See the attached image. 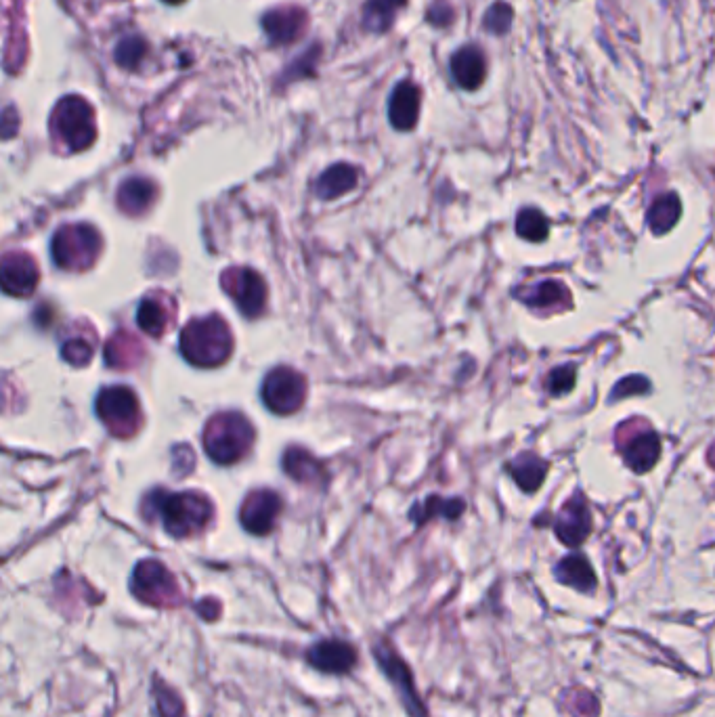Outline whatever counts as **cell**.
<instances>
[{
	"label": "cell",
	"mask_w": 715,
	"mask_h": 717,
	"mask_svg": "<svg viewBox=\"0 0 715 717\" xmlns=\"http://www.w3.org/2000/svg\"><path fill=\"white\" fill-rule=\"evenodd\" d=\"M305 659L313 669L328 673V676H346V673H351L355 669L359 655L357 648L351 642L340 638H328L311 644L307 648Z\"/></svg>",
	"instance_id": "4fadbf2b"
},
{
	"label": "cell",
	"mask_w": 715,
	"mask_h": 717,
	"mask_svg": "<svg viewBox=\"0 0 715 717\" xmlns=\"http://www.w3.org/2000/svg\"><path fill=\"white\" fill-rule=\"evenodd\" d=\"M516 233L523 239H529V242H535V244L544 242V239L550 233V223L539 210L527 208V210H523L518 214Z\"/></svg>",
	"instance_id": "4dcf8cb0"
},
{
	"label": "cell",
	"mask_w": 715,
	"mask_h": 717,
	"mask_svg": "<svg viewBox=\"0 0 715 717\" xmlns=\"http://www.w3.org/2000/svg\"><path fill=\"white\" fill-rule=\"evenodd\" d=\"M149 45L147 40L139 34H128L118 40L114 49V61L120 65L122 70H137L147 57Z\"/></svg>",
	"instance_id": "f1b7e54d"
},
{
	"label": "cell",
	"mask_w": 715,
	"mask_h": 717,
	"mask_svg": "<svg viewBox=\"0 0 715 717\" xmlns=\"http://www.w3.org/2000/svg\"><path fill=\"white\" fill-rule=\"evenodd\" d=\"M95 355V338H84V336H74L63 340L61 344V357L63 361H68L74 367H84L89 365L91 359Z\"/></svg>",
	"instance_id": "d6a6232c"
},
{
	"label": "cell",
	"mask_w": 715,
	"mask_h": 717,
	"mask_svg": "<svg viewBox=\"0 0 715 717\" xmlns=\"http://www.w3.org/2000/svg\"><path fill=\"white\" fill-rule=\"evenodd\" d=\"M49 130L55 145L68 154L89 149L97 139L93 105L80 95L61 97L51 112Z\"/></svg>",
	"instance_id": "3957f363"
},
{
	"label": "cell",
	"mask_w": 715,
	"mask_h": 717,
	"mask_svg": "<svg viewBox=\"0 0 715 717\" xmlns=\"http://www.w3.org/2000/svg\"><path fill=\"white\" fill-rule=\"evenodd\" d=\"M40 269L26 250H9L3 256V290L9 296L28 298L36 292Z\"/></svg>",
	"instance_id": "5bb4252c"
},
{
	"label": "cell",
	"mask_w": 715,
	"mask_h": 717,
	"mask_svg": "<svg viewBox=\"0 0 715 717\" xmlns=\"http://www.w3.org/2000/svg\"><path fill=\"white\" fill-rule=\"evenodd\" d=\"M575 382H577V372L573 365H560V367H554L552 372L548 374V390L552 397H560V395H567L571 393V390L575 388Z\"/></svg>",
	"instance_id": "d590c367"
},
{
	"label": "cell",
	"mask_w": 715,
	"mask_h": 717,
	"mask_svg": "<svg viewBox=\"0 0 715 717\" xmlns=\"http://www.w3.org/2000/svg\"><path fill=\"white\" fill-rule=\"evenodd\" d=\"M682 216V204L676 193H665L648 210V227L655 235H663L676 227Z\"/></svg>",
	"instance_id": "4316f807"
},
{
	"label": "cell",
	"mask_w": 715,
	"mask_h": 717,
	"mask_svg": "<svg viewBox=\"0 0 715 717\" xmlns=\"http://www.w3.org/2000/svg\"><path fill=\"white\" fill-rule=\"evenodd\" d=\"M130 592L139 602L154 608H177L185 602L177 577L156 558H145L137 564L130 575Z\"/></svg>",
	"instance_id": "8992f818"
},
{
	"label": "cell",
	"mask_w": 715,
	"mask_h": 717,
	"mask_svg": "<svg viewBox=\"0 0 715 717\" xmlns=\"http://www.w3.org/2000/svg\"><path fill=\"white\" fill-rule=\"evenodd\" d=\"M151 692H154L156 715L158 717H183L185 715V707H183L181 697L170 686H166L160 680H156V686Z\"/></svg>",
	"instance_id": "836d02e7"
},
{
	"label": "cell",
	"mask_w": 715,
	"mask_h": 717,
	"mask_svg": "<svg viewBox=\"0 0 715 717\" xmlns=\"http://www.w3.org/2000/svg\"><path fill=\"white\" fill-rule=\"evenodd\" d=\"M407 5V0H367L361 13V26L365 32L386 34L393 28L397 13Z\"/></svg>",
	"instance_id": "484cf974"
},
{
	"label": "cell",
	"mask_w": 715,
	"mask_h": 717,
	"mask_svg": "<svg viewBox=\"0 0 715 717\" xmlns=\"http://www.w3.org/2000/svg\"><path fill=\"white\" fill-rule=\"evenodd\" d=\"M105 365L116 372H130L143 363L145 346L143 342L128 330H118L107 338L103 346Z\"/></svg>",
	"instance_id": "ac0fdd59"
},
{
	"label": "cell",
	"mask_w": 715,
	"mask_h": 717,
	"mask_svg": "<svg viewBox=\"0 0 715 717\" xmlns=\"http://www.w3.org/2000/svg\"><path fill=\"white\" fill-rule=\"evenodd\" d=\"M263 403L277 416H290L307 401V378L294 367L279 365L267 374L263 388Z\"/></svg>",
	"instance_id": "ba28073f"
},
{
	"label": "cell",
	"mask_w": 715,
	"mask_h": 717,
	"mask_svg": "<svg viewBox=\"0 0 715 717\" xmlns=\"http://www.w3.org/2000/svg\"><path fill=\"white\" fill-rule=\"evenodd\" d=\"M281 468H284V472H288L290 478H294L296 483L309 485V487H319L325 483V478H328L325 468L313 458L307 449H300V447H290L284 453Z\"/></svg>",
	"instance_id": "44dd1931"
},
{
	"label": "cell",
	"mask_w": 715,
	"mask_h": 717,
	"mask_svg": "<svg viewBox=\"0 0 715 717\" xmlns=\"http://www.w3.org/2000/svg\"><path fill=\"white\" fill-rule=\"evenodd\" d=\"M97 418L116 439H130L141 430L143 414L139 397L128 386H105L95 401Z\"/></svg>",
	"instance_id": "52a82bcc"
},
{
	"label": "cell",
	"mask_w": 715,
	"mask_h": 717,
	"mask_svg": "<svg viewBox=\"0 0 715 717\" xmlns=\"http://www.w3.org/2000/svg\"><path fill=\"white\" fill-rule=\"evenodd\" d=\"M420 107H422V91L411 80H401L393 93H390L388 101V120L393 128L403 130H414L420 118Z\"/></svg>",
	"instance_id": "e0dca14e"
},
{
	"label": "cell",
	"mask_w": 715,
	"mask_h": 717,
	"mask_svg": "<svg viewBox=\"0 0 715 717\" xmlns=\"http://www.w3.org/2000/svg\"><path fill=\"white\" fill-rule=\"evenodd\" d=\"M254 443V426L240 411H221L204 428V449L214 464L242 462Z\"/></svg>",
	"instance_id": "277c9868"
},
{
	"label": "cell",
	"mask_w": 715,
	"mask_h": 717,
	"mask_svg": "<svg viewBox=\"0 0 715 717\" xmlns=\"http://www.w3.org/2000/svg\"><path fill=\"white\" fill-rule=\"evenodd\" d=\"M221 286L244 317L256 319L267 307V284L254 269L229 267L221 275Z\"/></svg>",
	"instance_id": "30bf717a"
},
{
	"label": "cell",
	"mask_w": 715,
	"mask_h": 717,
	"mask_svg": "<svg viewBox=\"0 0 715 717\" xmlns=\"http://www.w3.org/2000/svg\"><path fill=\"white\" fill-rule=\"evenodd\" d=\"M319 57H321V45H319V42H315V45H311L305 53L298 55V57L288 65V68H286L284 72H281V76H279L277 82H281V84H292V82H296V80H300V78L313 76V74H315V68H317V63H319Z\"/></svg>",
	"instance_id": "1f68e13d"
},
{
	"label": "cell",
	"mask_w": 715,
	"mask_h": 717,
	"mask_svg": "<svg viewBox=\"0 0 715 717\" xmlns=\"http://www.w3.org/2000/svg\"><path fill=\"white\" fill-rule=\"evenodd\" d=\"M508 472L512 474L520 489L527 493H535L546 481L548 462L537 458L535 453H520L508 464Z\"/></svg>",
	"instance_id": "d4e9b609"
},
{
	"label": "cell",
	"mask_w": 715,
	"mask_h": 717,
	"mask_svg": "<svg viewBox=\"0 0 715 717\" xmlns=\"http://www.w3.org/2000/svg\"><path fill=\"white\" fill-rule=\"evenodd\" d=\"M650 390V382L644 376H627L623 380L617 382V386L613 388L611 393V403L613 401H621L627 397H636V395H646Z\"/></svg>",
	"instance_id": "8d00e7d4"
},
{
	"label": "cell",
	"mask_w": 715,
	"mask_h": 717,
	"mask_svg": "<svg viewBox=\"0 0 715 717\" xmlns=\"http://www.w3.org/2000/svg\"><path fill=\"white\" fill-rule=\"evenodd\" d=\"M554 575L560 583H565V585H569V588L579 590L583 594L594 592L598 585L592 564L583 554H571L567 558H562L556 564Z\"/></svg>",
	"instance_id": "7402d4cb"
},
{
	"label": "cell",
	"mask_w": 715,
	"mask_h": 717,
	"mask_svg": "<svg viewBox=\"0 0 715 717\" xmlns=\"http://www.w3.org/2000/svg\"><path fill=\"white\" fill-rule=\"evenodd\" d=\"M661 455V439L655 432H642L623 447V460L636 474L653 470Z\"/></svg>",
	"instance_id": "603a6c76"
},
{
	"label": "cell",
	"mask_w": 715,
	"mask_h": 717,
	"mask_svg": "<svg viewBox=\"0 0 715 717\" xmlns=\"http://www.w3.org/2000/svg\"><path fill=\"white\" fill-rule=\"evenodd\" d=\"M177 321V300L164 290H154L139 302L137 323L139 328L151 336L162 338Z\"/></svg>",
	"instance_id": "9a60e30c"
},
{
	"label": "cell",
	"mask_w": 715,
	"mask_h": 717,
	"mask_svg": "<svg viewBox=\"0 0 715 717\" xmlns=\"http://www.w3.org/2000/svg\"><path fill=\"white\" fill-rule=\"evenodd\" d=\"M164 3H168V5H181V3H185V0H164Z\"/></svg>",
	"instance_id": "ab89813d"
},
{
	"label": "cell",
	"mask_w": 715,
	"mask_h": 717,
	"mask_svg": "<svg viewBox=\"0 0 715 717\" xmlns=\"http://www.w3.org/2000/svg\"><path fill=\"white\" fill-rule=\"evenodd\" d=\"M260 26H263V32L273 47H288L305 36L309 15L296 5H281L269 9L260 19Z\"/></svg>",
	"instance_id": "8fae6325"
},
{
	"label": "cell",
	"mask_w": 715,
	"mask_h": 717,
	"mask_svg": "<svg viewBox=\"0 0 715 717\" xmlns=\"http://www.w3.org/2000/svg\"><path fill=\"white\" fill-rule=\"evenodd\" d=\"M451 76L464 91L481 89L487 78V59L474 45H466L451 55Z\"/></svg>",
	"instance_id": "d6986e66"
},
{
	"label": "cell",
	"mask_w": 715,
	"mask_h": 717,
	"mask_svg": "<svg viewBox=\"0 0 715 717\" xmlns=\"http://www.w3.org/2000/svg\"><path fill=\"white\" fill-rule=\"evenodd\" d=\"M357 183H359V170L355 166L334 164L319 177L315 189L321 200H336L353 191Z\"/></svg>",
	"instance_id": "cb8c5ba5"
},
{
	"label": "cell",
	"mask_w": 715,
	"mask_h": 717,
	"mask_svg": "<svg viewBox=\"0 0 715 717\" xmlns=\"http://www.w3.org/2000/svg\"><path fill=\"white\" fill-rule=\"evenodd\" d=\"M141 516L147 523H162L164 531L175 539L200 535L214 516L210 499L200 491L172 493L166 489L149 491L141 502Z\"/></svg>",
	"instance_id": "6da1fadb"
},
{
	"label": "cell",
	"mask_w": 715,
	"mask_h": 717,
	"mask_svg": "<svg viewBox=\"0 0 715 717\" xmlns=\"http://www.w3.org/2000/svg\"><path fill=\"white\" fill-rule=\"evenodd\" d=\"M374 659H376L378 667L382 669L384 676L388 678V682L395 686L405 711L411 717H428V711H426V707H424V703L420 699V694L416 690L414 676H411V669L397 655L395 646L390 644L388 640H378L374 644Z\"/></svg>",
	"instance_id": "9c48e42d"
},
{
	"label": "cell",
	"mask_w": 715,
	"mask_h": 717,
	"mask_svg": "<svg viewBox=\"0 0 715 717\" xmlns=\"http://www.w3.org/2000/svg\"><path fill=\"white\" fill-rule=\"evenodd\" d=\"M158 200V185L145 177H128L116 193V204L126 216H143Z\"/></svg>",
	"instance_id": "ffe728a7"
},
{
	"label": "cell",
	"mask_w": 715,
	"mask_h": 717,
	"mask_svg": "<svg viewBox=\"0 0 715 717\" xmlns=\"http://www.w3.org/2000/svg\"><path fill=\"white\" fill-rule=\"evenodd\" d=\"M453 15L455 13H453L451 5L445 3V0H437V3L428 9V21L432 26H437V28L449 26L453 21Z\"/></svg>",
	"instance_id": "74e56055"
},
{
	"label": "cell",
	"mask_w": 715,
	"mask_h": 717,
	"mask_svg": "<svg viewBox=\"0 0 715 717\" xmlns=\"http://www.w3.org/2000/svg\"><path fill=\"white\" fill-rule=\"evenodd\" d=\"M709 462H711V466L715 468V445H713V449L709 451Z\"/></svg>",
	"instance_id": "f35d334b"
},
{
	"label": "cell",
	"mask_w": 715,
	"mask_h": 717,
	"mask_svg": "<svg viewBox=\"0 0 715 717\" xmlns=\"http://www.w3.org/2000/svg\"><path fill=\"white\" fill-rule=\"evenodd\" d=\"M181 355L195 367L223 365L233 353V334L221 315L195 317L181 332Z\"/></svg>",
	"instance_id": "7a4b0ae2"
},
{
	"label": "cell",
	"mask_w": 715,
	"mask_h": 717,
	"mask_svg": "<svg viewBox=\"0 0 715 717\" xmlns=\"http://www.w3.org/2000/svg\"><path fill=\"white\" fill-rule=\"evenodd\" d=\"M554 531L558 539L569 548H579L581 543L590 537L592 533V516L585 504L583 495L577 491L569 502L560 508L556 520H554Z\"/></svg>",
	"instance_id": "2e32d148"
},
{
	"label": "cell",
	"mask_w": 715,
	"mask_h": 717,
	"mask_svg": "<svg viewBox=\"0 0 715 717\" xmlns=\"http://www.w3.org/2000/svg\"><path fill=\"white\" fill-rule=\"evenodd\" d=\"M518 298L531 309H552L562 307V300H569L567 288L558 281H541V284L527 290V294H518Z\"/></svg>",
	"instance_id": "83f0119b"
},
{
	"label": "cell",
	"mask_w": 715,
	"mask_h": 717,
	"mask_svg": "<svg viewBox=\"0 0 715 717\" xmlns=\"http://www.w3.org/2000/svg\"><path fill=\"white\" fill-rule=\"evenodd\" d=\"M103 239L89 223H70L55 231L51 254L55 265L70 273L89 271L101 254Z\"/></svg>",
	"instance_id": "5b68a950"
},
{
	"label": "cell",
	"mask_w": 715,
	"mask_h": 717,
	"mask_svg": "<svg viewBox=\"0 0 715 717\" xmlns=\"http://www.w3.org/2000/svg\"><path fill=\"white\" fill-rule=\"evenodd\" d=\"M464 502L462 499H441V497H430L428 502L420 508H414V512H411V518L416 520L418 525H422L424 520L432 518V516H445L449 520L458 518L462 512H464Z\"/></svg>",
	"instance_id": "f546056e"
},
{
	"label": "cell",
	"mask_w": 715,
	"mask_h": 717,
	"mask_svg": "<svg viewBox=\"0 0 715 717\" xmlns=\"http://www.w3.org/2000/svg\"><path fill=\"white\" fill-rule=\"evenodd\" d=\"M281 510H284V502H281V497L275 491L256 489L244 499L240 523L248 533L263 537L275 529Z\"/></svg>",
	"instance_id": "7c38bea8"
},
{
	"label": "cell",
	"mask_w": 715,
	"mask_h": 717,
	"mask_svg": "<svg viewBox=\"0 0 715 717\" xmlns=\"http://www.w3.org/2000/svg\"><path fill=\"white\" fill-rule=\"evenodd\" d=\"M512 21H514L512 7L508 3H495L487 9L483 26L493 36H504V34H508Z\"/></svg>",
	"instance_id": "e575fe53"
}]
</instances>
